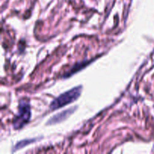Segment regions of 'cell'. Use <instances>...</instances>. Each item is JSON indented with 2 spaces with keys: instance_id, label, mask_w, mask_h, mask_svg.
I'll return each mask as SVG.
<instances>
[{
  "instance_id": "cell-1",
  "label": "cell",
  "mask_w": 154,
  "mask_h": 154,
  "mask_svg": "<svg viewBox=\"0 0 154 154\" xmlns=\"http://www.w3.org/2000/svg\"><path fill=\"white\" fill-rule=\"evenodd\" d=\"M82 91V87H76L66 93H63L60 96L54 99L50 105V108L52 111L59 109L60 108L69 105L73 102L76 101L80 97Z\"/></svg>"
},
{
  "instance_id": "cell-2",
  "label": "cell",
  "mask_w": 154,
  "mask_h": 154,
  "mask_svg": "<svg viewBox=\"0 0 154 154\" xmlns=\"http://www.w3.org/2000/svg\"><path fill=\"white\" fill-rule=\"evenodd\" d=\"M31 118V108L27 101L20 102L18 114L13 120V126L15 129H20L29 122Z\"/></svg>"
},
{
  "instance_id": "cell-3",
  "label": "cell",
  "mask_w": 154,
  "mask_h": 154,
  "mask_svg": "<svg viewBox=\"0 0 154 154\" xmlns=\"http://www.w3.org/2000/svg\"><path fill=\"white\" fill-rule=\"evenodd\" d=\"M76 108H69V109L66 110V111H63V112L56 114V115H54V117H52L49 120H48L47 124L48 125L57 124V123H61V122L64 121L65 120H66L68 117H70V116L73 114L74 111L76 110Z\"/></svg>"
},
{
  "instance_id": "cell-4",
  "label": "cell",
  "mask_w": 154,
  "mask_h": 154,
  "mask_svg": "<svg viewBox=\"0 0 154 154\" xmlns=\"http://www.w3.org/2000/svg\"><path fill=\"white\" fill-rule=\"evenodd\" d=\"M36 140H37V139H26V140H23V141H20V142H18L17 144L15 145L14 150V151L18 150V149L23 148V147H25V146L28 145V144H31V143H33L34 141H35Z\"/></svg>"
}]
</instances>
